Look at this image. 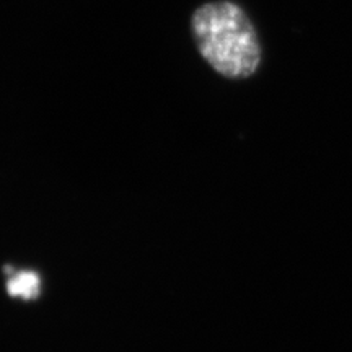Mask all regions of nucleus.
Returning a JSON list of instances; mask_svg holds the SVG:
<instances>
[{"label": "nucleus", "instance_id": "f03ea898", "mask_svg": "<svg viewBox=\"0 0 352 352\" xmlns=\"http://www.w3.org/2000/svg\"><path fill=\"white\" fill-rule=\"evenodd\" d=\"M39 285H41V280L34 272H19L10 277L7 289L12 297H21L25 300H30V298L38 297Z\"/></svg>", "mask_w": 352, "mask_h": 352}, {"label": "nucleus", "instance_id": "f257e3e1", "mask_svg": "<svg viewBox=\"0 0 352 352\" xmlns=\"http://www.w3.org/2000/svg\"><path fill=\"white\" fill-rule=\"evenodd\" d=\"M199 54L226 78H248L261 65V44L254 25L240 6L217 0L201 6L191 16Z\"/></svg>", "mask_w": 352, "mask_h": 352}]
</instances>
